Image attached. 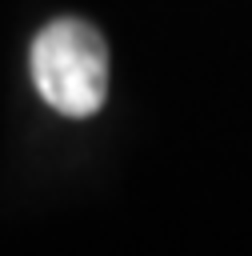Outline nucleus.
Wrapping results in <instances>:
<instances>
[{"mask_svg":"<svg viewBox=\"0 0 252 256\" xmlns=\"http://www.w3.org/2000/svg\"><path fill=\"white\" fill-rule=\"evenodd\" d=\"M32 84L48 108L60 116H92L108 100V44L104 36L80 20L60 16L44 24L32 40Z\"/></svg>","mask_w":252,"mask_h":256,"instance_id":"nucleus-1","label":"nucleus"}]
</instances>
